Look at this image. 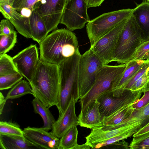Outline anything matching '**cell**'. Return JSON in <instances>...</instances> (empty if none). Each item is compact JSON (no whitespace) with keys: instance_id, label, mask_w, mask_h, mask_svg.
<instances>
[{"instance_id":"17","label":"cell","mask_w":149,"mask_h":149,"mask_svg":"<svg viewBox=\"0 0 149 149\" xmlns=\"http://www.w3.org/2000/svg\"><path fill=\"white\" fill-rule=\"evenodd\" d=\"M149 60H135L127 63L126 67L120 77L113 83L111 90L115 96L122 95L126 85L141 68Z\"/></svg>"},{"instance_id":"32","label":"cell","mask_w":149,"mask_h":149,"mask_svg":"<svg viewBox=\"0 0 149 149\" xmlns=\"http://www.w3.org/2000/svg\"><path fill=\"white\" fill-rule=\"evenodd\" d=\"M146 60H149V40L144 41L139 47L131 61Z\"/></svg>"},{"instance_id":"23","label":"cell","mask_w":149,"mask_h":149,"mask_svg":"<svg viewBox=\"0 0 149 149\" xmlns=\"http://www.w3.org/2000/svg\"><path fill=\"white\" fill-rule=\"evenodd\" d=\"M27 94L33 95L32 90L29 82L22 80L9 91L5 97L7 100L19 98Z\"/></svg>"},{"instance_id":"44","label":"cell","mask_w":149,"mask_h":149,"mask_svg":"<svg viewBox=\"0 0 149 149\" xmlns=\"http://www.w3.org/2000/svg\"><path fill=\"white\" fill-rule=\"evenodd\" d=\"M14 0H0V3H4L13 6Z\"/></svg>"},{"instance_id":"20","label":"cell","mask_w":149,"mask_h":149,"mask_svg":"<svg viewBox=\"0 0 149 149\" xmlns=\"http://www.w3.org/2000/svg\"><path fill=\"white\" fill-rule=\"evenodd\" d=\"M0 148L2 149L40 148L24 136L0 135Z\"/></svg>"},{"instance_id":"35","label":"cell","mask_w":149,"mask_h":149,"mask_svg":"<svg viewBox=\"0 0 149 149\" xmlns=\"http://www.w3.org/2000/svg\"><path fill=\"white\" fill-rule=\"evenodd\" d=\"M149 80V70L147 71L134 83L130 90L133 91H138L141 90H142L146 86Z\"/></svg>"},{"instance_id":"46","label":"cell","mask_w":149,"mask_h":149,"mask_svg":"<svg viewBox=\"0 0 149 149\" xmlns=\"http://www.w3.org/2000/svg\"><path fill=\"white\" fill-rule=\"evenodd\" d=\"M84 0L85 2V3H86L87 5V6L88 0Z\"/></svg>"},{"instance_id":"14","label":"cell","mask_w":149,"mask_h":149,"mask_svg":"<svg viewBox=\"0 0 149 149\" xmlns=\"http://www.w3.org/2000/svg\"><path fill=\"white\" fill-rule=\"evenodd\" d=\"M24 136L40 148L59 149L60 139L51 132L41 128L29 126L23 130Z\"/></svg>"},{"instance_id":"11","label":"cell","mask_w":149,"mask_h":149,"mask_svg":"<svg viewBox=\"0 0 149 149\" xmlns=\"http://www.w3.org/2000/svg\"><path fill=\"white\" fill-rule=\"evenodd\" d=\"M66 3V0H41L34 9L42 17L49 33L57 29Z\"/></svg>"},{"instance_id":"10","label":"cell","mask_w":149,"mask_h":149,"mask_svg":"<svg viewBox=\"0 0 149 149\" xmlns=\"http://www.w3.org/2000/svg\"><path fill=\"white\" fill-rule=\"evenodd\" d=\"M127 19L122 21L91 46L90 49L104 65L113 61V52Z\"/></svg>"},{"instance_id":"37","label":"cell","mask_w":149,"mask_h":149,"mask_svg":"<svg viewBox=\"0 0 149 149\" xmlns=\"http://www.w3.org/2000/svg\"><path fill=\"white\" fill-rule=\"evenodd\" d=\"M143 96L132 104V107L134 109H141L149 103V90L145 91Z\"/></svg>"},{"instance_id":"22","label":"cell","mask_w":149,"mask_h":149,"mask_svg":"<svg viewBox=\"0 0 149 149\" xmlns=\"http://www.w3.org/2000/svg\"><path fill=\"white\" fill-rule=\"evenodd\" d=\"M32 103L34 113L40 115L43 120L44 125L42 127L48 132L52 130V125L56 120L50 111L49 108L36 97L32 100Z\"/></svg>"},{"instance_id":"30","label":"cell","mask_w":149,"mask_h":149,"mask_svg":"<svg viewBox=\"0 0 149 149\" xmlns=\"http://www.w3.org/2000/svg\"><path fill=\"white\" fill-rule=\"evenodd\" d=\"M0 11L4 17L9 20H19L24 16L13 6L4 3H0Z\"/></svg>"},{"instance_id":"26","label":"cell","mask_w":149,"mask_h":149,"mask_svg":"<svg viewBox=\"0 0 149 149\" xmlns=\"http://www.w3.org/2000/svg\"><path fill=\"white\" fill-rule=\"evenodd\" d=\"M0 135L24 136V132L19 125L11 121H0Z\"/></svg>"},{"instance_id":"8","label":"cell","mask_w":149,"mask_h":149,"mask_svg":"<svg viewBox=\"0 0 149 149\" xmlns=\"http://www.w3.org/2000/svg\"><path fill=\"white\" fill-rule=\"evenodd\" d=\"M143 91L126 90L120 96H115L111 89L100 94L97 98L100 112L103 117L109 116L123 107L132 104L138 100Z\"/></svg>"},{"instance_id":"5","label":"cell","mask_w":149,"mask_h":149,"mask_svg":"<svg viewBox=\"0 0 149 149\" xmlns=\"http://www.w3.org/2000/svg\"><path fill=\"white\" fill-rule=\"evenodd\" d=\"M133 9H125L104 13L90 20L86 30L91 46L124 19L128 18Z\"/></svg>"},{"instance_id":"9","label":"cell","mask_w":149,"mask_h":149,"mask_svg":"<svg viewBox=\"0 0 149 149\" xmlns=\"http://www.w3.org/2000/svg\"><path fill=\"white\" fill-rule=\"evenodd\" d=\"M84 0H71L66 3L60 23L72 31L83 28L90 21Z\"/></svg>"},{"instance_id":"6","label":"cell","mask_w":149,"mask_h":149,"mask_svg":"<svg viewBox=\"0 0 149 149\" xmlns=\"http://www.w3.org/2000/svg\"><path fill=\"white\" fill-rule=\"evenodd\" d=\"M127 66L126 64L118 65H105L98 72L95 82L89 91L79 102L81 109L84 108L89 102L97 99L103 92L111 89L113 82L122 74Z\"/></svg>"},{"instance_id":"38","label":"cell","mask_w":149,"mask_h":149,"mask_svg":"<svg viewBox=\"0 0 149 149\" xmlns=\"http://www.w3.org/2000/svg\"><path fill=\"white\" fill-rule=\"evenodd\" d=\"M111 145L114 146V148L120 149H130L128 143L124 140L118 141Z\"/></svg>"},{"instance_id":"31","label":"cell","mask_w":149,"mask_h":149,"mask_svg":"<svg viewBox=\"0 0 149 149\" xmlns=\"http://www.w3.org/2000/svg\"><path fill=\"white\" fill-rule=\"evenodd\" d=\"M129 145L131 149H149V131L133 137Z\"/></svg>"},{"instance_id":"42","label":"cell","mask_w":149,"mask_h":149,"mask_svg":"<svg viewBox=\"0 0 149 149\" xmlns=\"http://www.w3.org/2000/svg\"><path fill=\"white\" fill-rule=\"evenodd\" d=\"M7 100L5 97L2 93L0 92V115H1L3 113V109Z\"/></svg>"},{"instance_id":"27","label":"cell","mask_w":149,"mask_h":149,"mask_svg":"<svg viewBox=\"0 0 149 149\" xmlns=\"http://www.w3.org/2000/svg\"><path fill=\"white\" fill-rule=\"evenodd\" d=\"M17 41V33H14L7 35H0V55L10 51L15 46Z\"/></svg>"},{"instance_id":"1","label":"cell","mask_w":149,"mask_h":149,"mask_svg":"<svg viewBox=\"0 0 149 149\" xmlns=\"http://www.w3.org/2000/svg\"><path fill=\"white\" fill-rule=\"evenodd\" d=\"M39 44L40 60L58 65L79 51L76 35L67 29L54 30Z\"/></svg>"},{"instance_id":"2","label":"cell","mask_w":149,"mask_h":149,"mask_svg":"<svg viewBox=\"0 0 149 149\" xmlns=\"http://www.w3.org/2000/svg\"><path fill=\"white\" fill-rule=\"evenodd\" d=\"M29 83L35 97L49 108L57 106L60 87L58 65L40 60L34 75Z\"/></svg>"},{"instance_id":"16","label":"cell","mask_w":149,"mask_h":149,"mask_svg":"<svg viewBox=\"0 0 149 149\" xmlns=\"http://www.w3.org/2000/svg\"><path fill=\"white\" fill-rule=\"evenodd\" d=\"M79 125L91 129L103 126L102 116L97 99L89 102L81 109L78 117Z\"/></svg>"},{"instance_id":"40","label":"cell","mask_w":149,"mask_h":149,"mask_svg":"<svg viewBox=\"0 0 149 149\" xmlns=\"http://www.w3.org/2000/svg\"><path fill=\"white\" fill-rule=\"evenodd\" d=\"M149 118V115L148 116ZM149 131V121L138 132L134 134L133 137L137 136L142 134Z\"/></svg>"},{"instance_id":"12","label":"cell","mask_w":149,"mask_h":149,"mask_svg":"<svg viewBox=\"0 0 149 149\" xmlns=\"http://www.w3.org/2000/svg\"><path fill=\"white\" fill-rule=\"evenodd\" d=\"M12 58L19 72L30 82L40 61L36 45H30Z\"/></svg>"},{"instance_id":"13","label":"cell","mask_w":149,"mask_h":149,"mask_svg":"<svg viewBox=\"0 0 149 149\" xmlns=\"http://www.w3.org/2000/svg\"><path fill=\"white\" fill-rule=\"evenodd\" d=\"M149 121V118L147 117L134 123L118 128L104 130L100 127L93 129L90 133L86 137V143L91 147V149H93L98 143L122 134L142 125L147 124Z\"/></svg>"},{"instance_id":"7","label":"cell","mask_w":149,"mask_h":149,"mask_svg":"<svg viewBox=\"0 0 149 149\" xmlns=\"http://www.w3.org/2000/svg\"><path fill=\"white\" fill-rule=\"evenodd\" d=\"M104 65L89 49L81 55L78 67V86L80 99L84 97L94 84L97 73Z\"/></svg>"},{"instance_id":"21","label":"cell","mask_w":149,"mask_h":149,"mask_svg":"<svg viewBox=\"0 0 149 149\" xmlns=\"http://www.w3.org/2000/svg\"><path fill=\"white\" fill-rule=\"evenodd\" d=\"M134 110L132 104L123 107L109 116L104 117L103 118L102 126L109 127L120 124L129 118Z\"/></svg>"},{"instance_id":"39","label":"cell","mask_w":149,"mask_h":149,"mask_svg":"<svg viewBox=\"0 0 149 149\" xmlns=\"http://www.w3.org/2000/svg\"><path fill=\"white\" fill-rule=\"evenodd\" d=\"M104 0H88L87 5L88 9L91 7H98L101 5Z\"/></svg>"},{"instance_id":"43","label":"cell","mask_w":149,"mask_h":149,"mask_svg":"<svg viewBox=\"0 0 149 149\" xmlns=\"http://www.w3.org/2000/svg\"><path fill=\"white\" fill-rule=\"evenodd\" d=\"M91 148V147L86 143L81 145L77 144L73 149H90Z\"/></svg>"},{"instance_id":"18","label":"cell","mask_w":149,"mask_h":149,"mask_svg":"<svg viewBox=\"0 0 149 149\" xmlns=\"http://www.w3.org/2000/svg\"><path fill=\"white\" fill-rule=\"evenodd\" d=\"M28 26L32 36V38L39 44L49 33L43 20L34 9L30 15L26 17Z\"/></svg>"},{"instance_id":"33","label":"cell","mask_w":149,"mask_h":149,"mask_svg":"<svg viewBox=\"0 0 149 149\" xmlns=\"http://www.w3.org/2000/svg\"><path fill=\"white\" fill-rule=\"evenodd\" d=\"M38 0H14L13 6L18 11L24 10L32 11Z\"/></svg>"},{"instance_id":"29","label":"cell","mask_w":149,"mask_h":149,"mask_svg":"<svg viewBox=\"0 0 149 149\" xmlns=\"http://www.w3.org/2000/svg\"><path fill=\"white\" fill-rule=\"evenodd\" d=\"M146 124H145L142 125L122 134L115 136L103 142L98 143L94 146L93 149L99 148L105 146H109L113 143L129 137L138 132Z\"/></svg>"},{"instance_id":"49","label":"cell","mask_w":149,"mask_h":149,"mask_svg":"<svg viewBox=\"0 0 149 149\" xmlns=\"http://www.w3.org/2000/svg\"><path fill=\"white\" fill-rule=\"evenodd\" d=\"M41 0H38V1H41Z\"/></svg>"},{"instance_id":"47","label":"cell","mask_w":149,"mask_h":149,"mask_svg":"<svg viewBox=\"0 0 149 149\" xmlns=\"http://www.w3.org/2000/svg\"><path fill=\"white\" fill-rule=\"evenodd\" d=\"M70 0H66V2H68V1H70Z\"/></svg>"},{"instance_id":"4","label":"cell","mask_w":149,"mask_h":149,"mask_svg":"<svg viewBox=\"0 0 149 149\" xmlns=\"http://www.w3.org/2000/svg\"><path fill=\"white\" fill-rule=\"evenodd\" d=\"M143 42L141 31L131 14L119 36L113 52V61L127 63Z\"/></svg>"},{"instance_id":"25","label":"cell","mask_w":149,"mask_h":149,"mask_svg":"<svg viewBox=\"0 0 149 149\" xmlns=\"http://www.w3.org/2000/svg\"><path fill=\"white\" fill-rule=\"evenodd\" d=\"M18 73L13 58L6 54L0 55V76Z\"/></svg>"},{"instance_id":"28","label":"cell","mask_w":149,"mask_h":149,"mask_svg":"<svg viewBox=\"0 0 149 149\" xmlns=\"http://www.w3.org/2000/svg\"><path fill=\"white\" fill-rule=\"evenodd\" d=\"M23 77L20 73L0 76V90L2 91L11 88L21 80Z\"/></svg>"},{"instance_id":"19","label":"cell","mask_w":149,"mask_h":149,"mask_svg":"<svg viewBox=\"0 0 149 149\" xmlns=\"http://www.w3.org/2000/svg\"><path fill=\"white\" fill-rule=\"evenodd\" d=\"M132 14L141 31L144 41L149 40V2L143 1L133 9Z\"/></svg>"},{"instance_id":"36","label":"cell","mask_w":149,"mask_h":149,"mask_svg":"<svg viewBox=\"0 0 149 149\" xmlns=\"http://www.w3.org/2000/svg\"><path fill=\"white\" fill-rule=\"evenodd\" d=\"M14 26L8 19H2L0 23V35H7L11 34L15 31Z\"/></svg>"},{"instance_id":"48","label":"cell","mask_w":149,"mask_h":149,"mask_svg":"<svg viewBox=\"0 0 149 149\" xmlns=\"http://www.w3.org/2000/svg\"><path fill=\"white\" fill-rule=\"evenodd\" d=\"M146 0L149 2V0Z\"/></svg>"},{"instance_id":"24","label":"cell","mask_w":149,"mask_h":149,"mask_svg":"<svg viewBox=\"0 0 149 149\" xmlns=\"http://www.w3.org/2000/svg\"><path fill=\"white\" fill-rule=\"evenodd\" d=\"M77 126L72 127L60 139L59 149H73L78 144V130Z\"/></svg>"},{"instance_id":"34","label":"cell","mask_w":149,"mask_h":149,"mask_svg":"<svg viewBox=\"0 0 149 149\" xmlns=\"http://www.w3.org/2000/svg\"><path fill=\"white\" fill-rule=\"evenodd\" d=\"M148 70L149 60L144 64L129 81L125 86V90H130L134 83Z\"/></svg>"},{"instance_id":"45","label":"cell","mask_w":149,"mask_h":149,"mask_svg":"<svg viewBox=\"0 0 149 149\" xmlns=\"http://www.w3.org/2000/svg\"><path fill=\"white\" fill-rule=\"evenodd\" d=\"M149 90V80L145 87L143 88L142 91L143 93L144 91Z\"/></svg>"},{"instance_id":"3","label":"cell","mask_w":149,"mask_h":149,"mask_svg":"<svg viewBox=\"0 0 149 149\" xmlns=\"http://www.w3.org/2000/svg\"><path fill=\"white\" fill-rule=\"evenodd\" d=\"M79 51L58 65L60 77L59 100L56 106L59 115L65 112L72 97L76 103L79 99L78 67Z\"/></svg>"},{"instance_id":"41","label":"cell","mask_w":149,"mask_h":149,"mask_svg":"<svg viewBox=\"0 0 149 149\" xmlns=\"http://www.w3.org/2000/svg\"><path fill=\"white\" fill-rule=\"evenodd\" d=\"M139 109V112L141 116L147 117L149 115V103L144 107Z\"/></svg>"},{"instance_id":"15","label":"cell","mask_w":149,"mask_h":149,"mask_svg":"<svg viewBox=\"0 0 149 149\" xmlns=\"http://www.w3.org/2000/svg\"><path fill=\"white\" fill-rule=\"evenodd\" d=\"M76 103L72 97L65 112L59 116L52 125L51 132L59 139L72 127L79 125L78 118L75 111Z\"/></svg>"}]
</instances>
